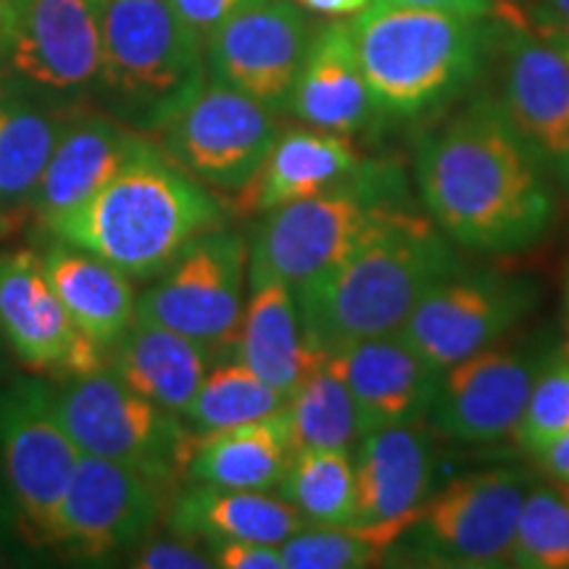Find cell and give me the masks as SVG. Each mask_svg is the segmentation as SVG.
<instances>
[{"label":"cell","instance_id":"cell-30","mask_svg":"<svg viewBox=\"0 0 569 569\" xmlns=\"http://www.w3.org/2000/svg\"><path fill=\"white\" fill-rule=\"evenodd\" d=\"M280 496L306 522L351 528L356 472L351 448H301L288 461Z\"/></svg>","mask_w":569,"mask_h":569},{"label":"cell","instance_id":"cell-27","mask_svg":"<svg viewBox=\"0 0 569 569\" xmlns=\"http://www.w3.org/2000/svg\"><path fill=\"white\" fill-rule=\"evenodd\" d=\"M42 269L74 325L103 351L130 330L138 296L130 277L109 261L59 240L42 256Z\"/></svg>","mask_w":569,"mask_h":569},{"label":"cell","instance_id":"cell-23","mask_svg":"<svg viewBox=\"0 0 569 569\" xmlns=\"http://www.w3.org/2000/svg\"><path fill=\"white\" fill-rule=\"evenodd\" d=\"M288 111L317 130L353 134L377 117L351 21H327L311 32Z\"/></svg>","mask_w":569,"mask_h":569},{"label":"cell","instance_id":"cell-15","mask_svg":"<svg viewBox=\"0 0 569 569\" xmlns=\"http://www.w3.org/2000/svg\"><path fill=\"white\" fill-rule=\"evenodd\" d=\"M549 351L490 343L440 372L432 430L457 443H493L515 432Z\"/></svg>","mask_w":569,"mask_h":569},{"label":"cell","instance_id":"cell-42","mask_svg":"<svg viewBox=\"0 0 569 569\" xmlns=\"http://www.w3.org/2000/svg\"><path fill=\"white\" fill-rule=\"evenodd\" d=\"M538 34H540V38L549 40L551 46L557 48V51L569 61V24H567V21H557L551 17H543V19H540Z\"/></svg>","mask_w":569,"mask_h":569},{"label":"cell","instance_id":"cell-33","mask_svg":"<svg viewBox=\"0 0 569 569\" xmlns=\"http://www.w3.org/2000/svg\"><path fill=\"white\" fill-rule=\"evenodd\" d=\"M509 567L569 569V486L538 482L519 509Z\"/></svg>","mask_w":569,"mask_h":569},{"label":"cell","instance_id":"cell-25","mask_svg":"<svg viewBox=\"0 0 569 569\" xmlns=\"http://www.w3.org/2000/svg\"><path fill=\"white\" fill-rule=\"evenodd\" d=\"M109 372L134 393L182 417L209 372V348L169 327L134 319L109 348Z\"/></svg>","mask_w":569,"mask_h":569},{"label":"cell","instance_id":"cell-12","mask_svg":"<svg viewBox=\"0 0 569 569\" xmlns=\"http://www.w3.org/2000/svg\"><path fill=\"white\" fill-rule=\"evenodd\" d=\"M536 301L538 284L530 277L457 267L419 298L398 332L446 369L501 340Z\"/></svg>","mask_w":569,"mask_h":569},{"label":"cell","instance_id":"cell-16","mask_svg":"<svg viewBox=\"0 0 569 569\" xmlns=\"http://www.w3.org/2000/svg\"><path fill=\"white\" fill-rule=\"evenodd\" d=\"M0 332L32 372L71 380L103 369L106 351L63 309L34 251L0 256Z\"/></svg>","mask_w":569,"mask_h":569},{"label":"cell","instance_id":"cell-19","mask_svg":"<svg viewBox=\"0 0 569 569\" xmlns=\"http://www.w3.org/2000/svg\"><path fill=\"white\" fill-rule=\"evenodd\" d=\"M493 51L501 53L503 111L546 167L569 182V61L522 17L496 21Z\"/></svg>","mask_w":569,"mask_h":569},{"label":"cell","instance_id":"cell-24","mask_svg":"<svg viewBox=\"0 0 569 569\" xmlns=\"http://www.w3.org/2000/svg\"><path fill=\"white\" fill-rule=\"evenodd\" d=\"M296 453L284 407L253 422L219 432H193L184 478L238 490H272L280 486Z\"/></svg>","mask_w":569,"mask_h":569},{"label":"cell","instance_id":"cell-35","mask_svg":"<svg viewBox=\"0 0 569 569\" xmlns=\"http://www.w3.org/2000/svg\"><path fill=\"white\" fill-rule=\"evenodd\" d=\"M284 569H365L382 565L386 551L356 528L298 530L280 543Z\"/></svg>","mask_w":569,"mask_h":569},{"label":"cell","instance_id":"cell-6","mask_svg":"<svg viewBox=\"0 0 569 569\" xmlns=\"http://www.w3.org/2000/svg\"><path fill=\"white\" fill-rule=\"evenodd\" d=\"M409 206L407 180L396 163L361 161L325 193L267 211L248 248V280L274 277L298 288Z\"/></svg>","mask_w":569,"mask_h":569},{"label":"cell","instance_id":"cell-39","mask_svg":"<svg viewBox=\"0 0 569 569\" xmlns=\"http://www.w3.org/2000/svg\"><path fill=\"white\" fill-rule=\"evenodd\" d=\"M386 6H409V9H436L467 13V17H496L501 0H375Z\"/></svg>","mask_w":569,"mask_h":569},{"label":"cell","instance_id":"cell-29","mask_svg":"<svg viewBox=\"0 0 569 569\" xmlns=\"http://www.w3.org/2000/svg\"><path fill=\"white\" fill-rule=\"evenodd\" d=\"M69 113L0 88V222L6 230L32 211V198Z\"/></svg>","mask_w":569,"mask_h":569},{"label":"cell","instance_id":"cell-45","mask_svg":"<svg viewBox=\"0 0 569 569\" xmlns=\"http://www.w3.org/2000/svg\"><path fill=\"white\" fill-rule=\"evenodd\" d=\"M0 256H3V253H0ZM6 348H9V346H6L3 332H0V367H3V353H6Z\"/></svg>","mask_w":569,"mask_h":569},{"label":"cell","instance_id":"cell-48","mask_svg":"<svg viewBox=\"0 0 569 569\" xmlns=\"http://www.w3.org/2000/svg\"><path fill=\"white\" fill-rule=\"evenodd\" d=\"M96 3H103V0H96Z\"/></svg>","mask_w":569,"mask_h":569},{"label":"cell","instance_id":"cell-21","mask_svg":"<svg viewBox=\"0 0 569 569\" xmlns=\"http://www.w3.org/2000/svg\"><path fill=\"white\" fill-rule=\"evenodd\" d=\"M146 142V134L119 124L109 113L71 111L34 190L32 213L38 222L51 227L63 213L80 209Z\"/></svg>","mask_w":569,"mask_h":569},{"label":"cell","instance_id":"cell-5","mask_svg":"<svg viewBox=\"0 0 569 569\" xmlns=\"http://www.w3.org/2000/svg\"><path fill=\"white\" fill-rule=\"evenodd\" d=\"M96 98L119 124L161 132L209 82L203 42L169 0H103Z\"/></svg>","mask_w":569,"mask_h":569},{"label":"cell","instance_id":"cell-41","mask_svg":"<svg viewBox=\"0 0 569 569\" xmlns=\"http://www.w3.org/2000/svg\"><path fill=\"white\" fill-rule=\"evenodd\" d=\"M306 11L322 13V17H356L367 9L372 0H298Z\"/></svg>","mask_w":569,"mask_h":569},{"label":"cell","instance_id":"cell-2","mask_svg":"<svg viewBox=\"0 0 569 569\" xmlns=\"http://www.w3.org/2000/svg\"><path fill=\"white\" fill-rule=\"evenodd\" d=\"M457 267V243L409 206L369 232L336 267L293 288L303 336L330 356L401 330L419 298Z\"/></svg>","mask_w":569,"mask_h":569},{"label":"cell","instance_id":"cell-11","mask_svg":"<svg viewBox=\"0 0 569 569\" xmlns=\"http://www.w3.org/2000/svg\"><path fill=\"white\" fill-rule=\"evenodd\" d=\"M161 134V151L206 188L243 193L272 153L274 111L243 92L206 82Z\"/></svg>","mask_w":569,"mask_h":569},{"label":"cell","instance_id":"cell-7","mask_svg":"<svg viewBox=\"0 0 569 569\" xmlns=\"http://www.w3.org/2000/svg\"><path fill=\"white\" fill-rule=\"evenodd\" d=\"M528 490L530 480L511 467L459 475L427 496L386 559H396L390 565L436 569L509 567Z\"/></svg>","mask_w":569,"mask_h":569},{"label":"cell","instance_id":"cell-1","mask_svg":"<svg viewBox=\"0 0 569 569\" xmlns=\"http://www.w3.org/2000/svg\"><path fill=\"white\" fill-rule=\"evenodd\" d=\"M415 174L427 217L469 251H525L551 227L549 167L493 96L427 132Z\"/></svg>","mask_w":569,"mask_h":569},{"label":"cell","instance_id":"cell-3","mask_svg":"<svg viewBox=\"0 0 569 569\" xmlns=\"http://www.w3.org/2000/svg\"><path fill=\"white\" fill-rule=\"evenodd\" d=\"M219 219L222 206L211 190L148 140L96 196L48 230L61 243L109 261L130 280H148Z\"/></svg>","mask_w":569,"mask_h":569},{"label":"cell","instance_id":"cell-40","mask_svg":"<svg viewBox=\"0 0 569 569\" xmlns=\"http://www.w3.org/2000/svg\"><path fill=\"white\" fill-rule=\"evenodd\" d=\"M536 459L551 480L567 482L569 486V432H565L559 440H553L549 448H543Z\"/></svg>","mask_w":569,"mask_h":569},{"label":"cell","instance_id":"cell-34","mask_svg":"<svg viewBox=\"0 0 569 569\" xmlns=\"http://www.w3.org/2000/svg\"><path fill=\"white\" fill-rule=\"evenodd\" d=\"M565 432H569V356L551 353L511 436L525 453L538 457Z\"/></svg>","mask_w":569,"mask_h":569},{"label":"cell","instance_id":"cell-38","mask_svg":"<svg viewBox=\"0 0 569 569\" xmlns=\"http://www.w3.org/2000/svg\"><path fill=\"white\" fill-rule=\"evenodd\" d=\"M169 3L184 21V27H190L201 42H206L232 13L246 9L253 0H169Z\"/></svg>","mask_w":569,"mask_h":569},{"label":"cell","instance_id":"cell-36","mask_svg":"<svg viewBox=\"0 0 569 569\" xmlns=\"http://www.w3.org/2000/svg\"><path fill=\"white\" fill-rule=\"evenodd\" d=\"M138 569H209L211 553H203L177 532V538H156L142 543L130 561Z\"/></svg>","mask_w":569,"mask_h":569},{"label":"cell","instance_id":"cell-8","mask_svg":"<svg viewBox=\"0 0 569 569\" xmlns=\"http://www.w3.org/2000/svg\"><path fill=\"white\" fill-rule=\"evenodd\" d=\"M96 0H11L0 38V88L69 113L96 98L101 77Z\"/></svg>","mask_w":569,"mask_h":569},{"label":"cell","instance_id":"cell-9","mask_svg":"<svg viewBox=\"0 0 569 569\" xmlns=\"http://www.w3.org/2000/svg\"><path fill=\"white\" fill-rule=\"evenodd\" d=\"M51 403L82 453L138 469L161 488L184 478L193 430L180 415L134 393L106 369L71 377L51 393Z\"/></svg>","mask_w":569,"mask_h":569},{"label":"cell","instance_id":"cell-46","mask_svg":"<svg viewBox=\"0 0 569 569\" xmlns=\"http://www.w3.org/2000/svg\"><path fill=\"white\" fill-rule=\"evenodd\" d=\"M567 315H569V282H567Z\"/></svg>","mask_w":569,"mask_h":569},{"label":"cell","instance_id":"cell-47","mask_svg":"<svg viewBox=\"0 0 569 569\" xmlns=\"http://www.w3.org/2000/svg\"><path fill=\"white\" fill-rule=\"evenodd\" d=\"M6 232V227H3V222H0V234H3Z\"/></svg>","mask_w":569,"mask_h":569},{"label":"cell","instance_id":"cell-43","mask_svg":"<svg viewBox=\"0 0 569 569\" xmlns=\"http://www.w3.org/2000/svg\"><path fill=\"white\" fill-rule=\"evenodd\" d=\"M543 6H546V17L567 21L569 24V0H543Z\"/></svg>","mask_w":569,"mask_h":569},{"label":"cell","instance_id":"cell-37","mask_svg":"<svg viewBox=\"0 0 569 569\" xmlns=\"http://www.w3.org/2000/svg\"><path fill=\"white\" fill-rule=\"evenodd\" d=\"M213 567L222 569H284L280 546L256 540H219L211 543Z\"/></svg>","mask_w":569,"mask_h":569},{"label":"cell","instance_id":"cell-20","mask_svg":"<svg viewBox=\"0 0 569 569\" xmlns=\"http://www.w3.org/2000/svg\"><path fill=\"white\" fill-rule=\"evenodd\" d=\"M359 407L365 432L430 417L440 372L401 332L359 340L327 356Z\"/></svg>","mask_w":569,"mask_h":569},{"label":"cell","instance_id":"cell-22","mask_svg":"<svg viewBox=\"0 0 569 569\" xmlns=\"http://www.w3.org/2000/svg\"><path fill=\"white\" fill-rule=\"evenodd\" d=\"M248 284L251 296L222 351L290 398L306 377L325 365L327 353L306 340L290 284L274 277H259Z\"/></svg>","mask_w":569,"mask_h":569},{"label":"cell","instance_id":"cell-13","mask_svg":"<svg viewBox=\"0 0 569 569\" xmlns=\"http://www.w3.org/2000/svg\"><path fill=\"white\" fill-rule=\"evenodd\" d=\"M80 453L56 417L51 390L19 380L0 393V467L21 532L34 543H51L56 511Z\"/></svg>","mask_w":569,"mask_h":569},{"label":"cell","instance_id":"cell-14","mask_svg":"<svg viewBox=\"0 0 569 569\" xmlns=\"http://www.w3.org/2000/svg\"><path fill=\"white\" fill-rule=\"evenodd\" d=\"M311 32L290 0H253L203 42L206 74L274 113L288 111Z\"/></svg>","mask_w":569,"mask_h":569},{"label":"cell","instance_id":"cell-17","mask_svg":"<svg viewBox=\"0 0 569 569\" xmlns=\"http://www.w3.org/2000/svg\"><path fill=\"white\" fill-rule=\"evenodd\" d=\"M159 488L138 469L80 453L56 511L51 543L82 557L140 543L159 519Z\"/></svg>","mask_w":569,"mask_h":569},{"label":"cell","instance_id":"cell-10","mask_svg":"<svg viewBox=\"0 0 569 569\" xmlns=\"http://www.w3.org/2000/svg\"><path fill=\"white\" fill-rule=\"evenodd\" d=\"M246 280V240L211 227L142 290L134 319L169 327L206 348H222L243 315Z\"/></svg>","mask_w":569,"mask_h":569},{"label":"cell","instance_id":"cell-31","mask_svg":"<svg viewBox=\"0 0 569 569\" xmlns=\"http://www.w3.org/2000/svg\"><path fill=\"white\" fill-rule=\"evenodd\" d=\"M293 448H351L365 436L351 390L330 365H319L284 403Z\"/></svg>","mask_w":569,"mask_h":569},{"label":"cell","instance_id":"cell-32","mask_svg":"<svg viewBox=\"0 0 569 569\" xmlns=\"http://www.w3.org/2000/svg\"><path fill=\"white\" fill-rule=\"evenodd\" d=\"M284 403L288 398L280 390L240 361L224 359L211 372H206L196 398L182 411V422L201 436V432L230 430V427L274 415Z\"/></svg>","mask_w":569,"mask_h":569},{"label":"cell","instance_id":"cell-26","mask_svg":"<svg viewBox=\"0 0 569 569\" xmlns=\"http://www.w3.org/2000/svg\"><path fill=\"white\" fill-rule=\"evenodd\" d=\"M169 525L190 540H256L280 546L306 528V519L284 498L267 490H238L196 482L174 498Z\"/></svg>","mask_w":569,"mask_h":569},{"label":"cell","instance_id":"cell-18","mask_svg":"<svg viewBox=\"0 0 569 569\" xmlns=\"http://www.w3.org/2000/svg\"><path fill=\"white\" fill-rule=\"evenodd\" d=\"M436 443L422 422L393 425L356 440L353 522L361 536L388 553L432 493Z\"/></svg>","mask_w":569,"mask_h":569},{"label":"cell","instance_id":"cell-28","mask_svg":"<svg viewBox=\"0 0 569 569\" xmlns=\"http://www.w3.org/2000/svg\"><path fill=\"white\" fill-rule=\"evenodd\" d=\"M365 161L348 134L327 130L280 132L272 153L256 180L243 190L248 206L259 211L280 209L346 180Z\"/></svg>","mask_w":569,"mask_h":569},{"label":"cell","instance_id":"cell-4","mask_svg":"<svg viewBox=\"0 0 569 569\" xmlns=\"http://www.w3.org/2000/svg\"><path fill=\"white\" fill-rule=\"evenodd\" d=\"M377 117L419 119L480 77L496 21L467 13L369 3L351 21Z\"/></svg>","mask_w":569,"mask_h":569},{"label":"cell","instance_id":"cell-44","mask_svg":"<svg viewBox=\"0 0 569 569\" xmlns=\"http://www.w3.org/2000/svg\"><path fill=\"white\" fill-rule=\"evenodd\" d=\"M9 11H11V0H0V38H3L6 21H9Z\"/></svg>","mask_w":569,"mask_h":569}]
</instances>
